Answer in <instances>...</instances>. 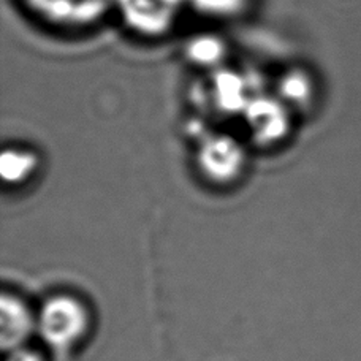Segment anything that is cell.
<instances>
[{"mask_svg": "<svg viewBox=\"0 0 361 361\" xmlns=\"http://www.w3.org/2000/svg\"><path fill=\"white\" fill-rule=\"evenodd\" d=\"M38 24L61 34H85L114 16L116 0H19Z\"/></svg>", "mask_w": 361, "mask_h": 361, "instance_id": "obj_1", "label": "cell"}, {"mask_svg": "<svg viewBox=\"0 0 361 361\" xmlns=\"http://www.w3.org/2000/svg\"><path fill=\"white\" fill-rule=\"evenodd\" d=\"M187 10V0H116L114 18L130 35L156 42L178 29Z\"/></svg>", "mask_w": 361, "mask_h": 361, "instance_id": "obj_2", "label": "cell"}, {"mask_svg": "<svg viewBox=\"0 0 361 361\" xmlns=\"http://www.w3.org/2000/svg\"><path fill=\"white\" fill-rule=\"evenodd\" d=\"M296 114L273 90L257 92L240 119L247 140L259 149H274L293 135Z\"/></svg>", "mask_w": 361, "mask_h": 361, "instance_id": "obj_3", "label": "cell"}, {"mask_svg": "<svg viewBox=\"0 0 361 361\" xmlns=\"http://www.w3.org/2000/svg\"><path fill=\"white\" fill-rule=\"evenodd\" d=\"M247 160V147L236 135L224 130H202L197 135L195 165L211 183H235L246 170Z\"/></svg>", "mask_w": 361, "mask_h": 361, "instance_id": "obj_4", "label": "cell"}, {"mask_svg": "<svg viewBox=\"0 0 361 361\" xmlns=\"http://www.w3.org/2000/svg\"><path fill=\"white\" fill-rule=\"evenodd\" d=\"M255 76H249L238 68L221 67L208 72L204 82L198 89V102L206 111L217 116H240L250 99L262 90Z\"/></svg>", "mask_w": 361, "mask_h": 361, "instance_id": "obj_5", "label": "cell"}, {"mask_svg": "<svg viewBox=\"0 0 361 361\" xmlns=\"http://www.w3.org/2000/svg\"><path fill=\"white\" fill-rule=\"evenodd\" d=\"M86 328V309L70 296L48 300L38 315V331L44 343L54 349H68L85 334Z\"/></svg>", "mask_w": 361, "mask_h": 361, "instance_id": "obj_6", "label": "cell"}, {"mask_svg": "<svg viewBox=\"0 0 361 361\" xmlns=\"http://www.w3.org/2000/svg\"><path fill=\"white\" fill-rule=\"evenodd\" d=\"M315 75L301 66L288 67L277 76L273 92L298 116L311 111L317 102Z\"/></svg>", "mask_w": 361, "mask_h": 361, "instance_id": "obj_7", "label": "cell"}, {"mask_svg": "<svg viewBox=\"0 0 361 361\" xmlns=\"http://www.w3.org/2000/svg\"><path fill=\"white\" fill-rule=\"evenodd\" d=\"M34 330V319L21 300L4 295L0 301V343L5 350L23 347Z\"/></svg>", "mask_w": 361, "mask_h": 361, "instance_id": "obj_8", "label": "cell"}, {"mask_svg": "<svg viewBox=\"0 0 361 361\" xmlns=\"http://www.w3.org/2000/svg\"><path fill=\"white\" fill-rule=\"evenodd\" d=\"M184 54L187 62L208 73L225 66L224 61L228 54V47L219 35L202 32L189 38L184 47Z\"/></svg>", "mask_w": 361, "mask_h": 361, "instance_id": "obj_9", "label": "cell"}, {"mask_svg": "<svg viewBox=\"0 0 361 361\" xmlns=\"http://www.w3.org/2000/svg\"><path fill=\"white\" fill-rule=\"evenodd\" d=\"M38 169V156L35 151L24 146L5 147L0 157V173L5 183L21 184L29 179Z\"/></svg>", "mask_w": 361, "mask_h": 361, "instance_id": "obj_10", "label": "cell"}, {"mask_svg": "<svg viewBox=\"0 0 361 361\" xmlns=\"http://www.w3.org/2000/svg\"><path fill=\"white\" fill-rule=\"evenodd\" d=\"M189 10L212 21H230L244 15L252 0H187Z\"/></svg>", "mask_w": 361, "mask_h": 361, "instance_id": "obj_11", "label": "cell"}, {"mask_svg": "<svg viewBox=\"0 0 361 361\" xmlns=\"http://www.w3.org/2000/svg\"><path fill=\"white\" fill-rule=\"evenodd\" d=\"M5 361H43V360L38 353L23 349V347H18V349L8 350V357H6Z\"/></svg>", "mask_w": 361, "mask_h": 361, "instance_id": "obj_12", "label": "cell"}]
</instances>
